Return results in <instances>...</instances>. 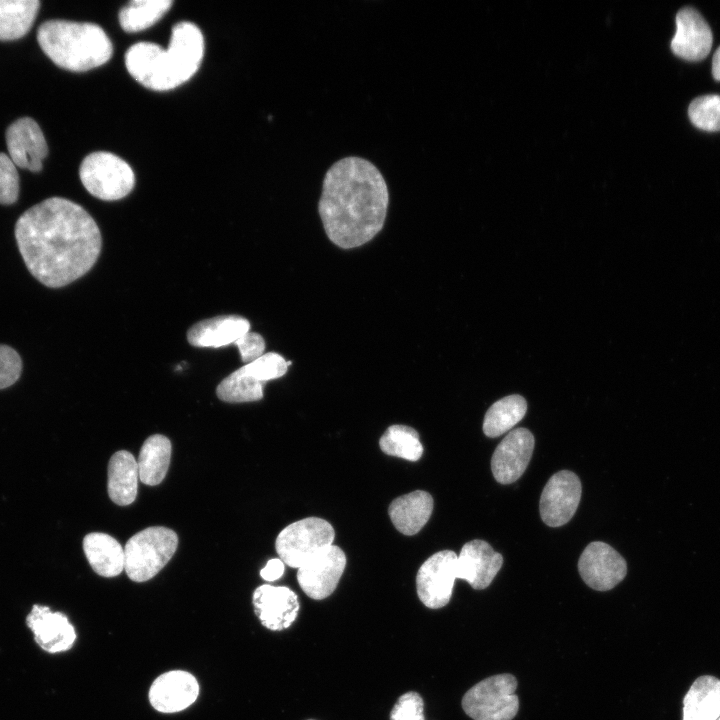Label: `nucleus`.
<instances>
[{"instance_id":"1","label":"nucleus","mask_w":720,"mask_h":720,"mask_svg":"<svg viewBox=\"0 0 720 720\" xmlns=\"http://www.w3.org/2000/svg\"><path fill=\"white\" fill-rule=\"evenodd\" d=\"M15 238L29 272L59 288L85 275L102 247L100 229L79 204L51 197L30 207L15 224Z\"/></svg>"},{"instance_id":"2","label":"nucleus","mask_w":720,"mask_h":720,"mask_svg":"<svg viewBox=\"0 0 720 720\" xmlns=\"http://www.w3.org/2000/svg\"><path fill=\"white\" fill-rule=\"evenodd\" d=\"M389 192L370 161L349 156L326 172L318 212L329 240L342 249L360 247L383 228Z\"/></svg>"},{"instance_id":"3","label":"nucleus","mask_w":720,"mask_h":720,"mask_svg":"<svg viewBox=\"0 0 720 720\" xmlns=\"http://www.w3.org/2000/svg\"><path fill=\"white\" fill-rule=\"evenodd\" d=\"M204 54L201 30L191 22L175 24L169 46L138 42L126 52L125 65L141 85L167 91L188 81L199 69Z\"/></svg>"},{"instance_id":"4","label":"nucleus","mask_w":720,"mask_h":720,"mask_svg":"<svg viewBox=\"0 0 720 720\" xmlns=\"http://www.w3.org/2000/svg\"><path fill=\"white\" fill-rule=\"evenodd\" d=\"M37 40L57 66L75 72L105 64L113 52L109 37L94 23L48 20L38 27Z\"/></svg>"},{"instance_id":"5","label":"nucleus","mask_w":720,"mask_h":720,"mask_svg":"<svg viewBox=\"0 0 720 720\" xmlns=\"http://www.w3.org/2000/svg\"><path fill=\"white\" fill-rule=\"evenodd\" d=\"M178 536L170 528L148 527L134 534L124 548V570L135 582L153 578L172 558Z\"/></svg>"},{"instance_id":"6","label":"nucleus","mask_w":720,"mask_h":720,"mask_svg":"<svg viewBox=\"0 0 720 720\" xmlns=\"http://www.w3.org/2000/svg\"><path fill=\"white\" fill-rule=\"evenodd\" d=\"M290 364L291 361L276 352L264 353L224 378L218 384L216 394L228 403L258 401L264 396L265 383L285 375Z\"/></svg>"},{"instance_id":"7","label":"nucleus","mask_w":720,"mask_h":720,"mask_svg":"<svg viewBox=\"0 0 720 720\" xmlns=\"http://www.w3.org/2000/svg\"><path fill=\"white\" fill-rule=\"evenodd\" d=\"M516 688L511 674L488 677L464 694L462 708L473 720H512L519 710Z\"/></svg>"},{"instance_id":"8","label":"nucleus","mask_w":720,"mask_h":720,"mask_svg":"<svg viewBox=\"0 0 720 720\" xmlns=\"http://www.w3.org/2000/svg\"><path fill=\"white\" fill-rule=\"evenodd\" d=\"M80 180L93 196L106 201L127 196L135 184L130 165L115 154L105 151L87 155L79 169Z\"/></svg>"},{"instance_id":"9","label":"nucleus","mask_w":720,"mask_h":720,"mask_svg":"<svg viewBox=\"0 0 720 720\" xmlns=\"http://www.w3.org/2000/svg\"><path fill=\"white\" fill-rule=\"evenodd\" d=\"M332 525L318 517H308L286 526L275 541L280 559L292 568H299L314 555L333 545Z\"/></svg>"},{"instance_id":"10","label":"nucleus","mask_w":720,"mask_h":720,"mask_svg":"<svg viewBox=\"0 0 720 720\" xmlns=\"http://www.w3.org/2000/svg\"><path fill=\"white\" fill-rule=\"evenodd\" d=\"M457 555L451 550L436 552L419 568L416 576L417 594L428 608L448 604L456 577Z\"/></svg>"},{"instance_id":"11","label":"nucleus","mask_w":720,"mask_h":720,"mask_svg":"<svg viewBox=\"0 0 720 720\" xmlns=\"http://www.w3.org/2000/svg\"><path fill=\"white\" fill-rule=\"evenodd\" d=\"M345 566V553L338 546L331 545L298 568L297 580L308 597L321 600L334 592Z\"/></svg>"},{"instance_id":"12","label":"nucleus","mask_w":720,"mask_h":720,"mask_svg":"<svg viewBox=\"0 0 720 720\" xmlns=\"http://www.w3.org/2000/svg\"><path fill=\"white\" fill-rule=\"evenodd\" d=\"M582 493L578 476L568 470L555 473L546 483L540 497V516L550 527L566 524L575 514Z\"/></svg>"},{"instance_id":"13","label":"nucleus","mask_w":720,"mask_h":720,"mask_svg":"<svg viewBox=\"0 0 720 720\" xmlns=\"http://www.w3.org/2000/svg\"><path fill=\"white\" fill-rule=\"evenodd\" d=\"M583 581L597 591H608L627 574L625 559L610 545L595 541L586 546L578 561Z\"/></svg>"},{"instance_id":"14","label":"nucleus","mask_w":720,"mask_h":720,"mask_svg":"<svg viewBox=\"0 0 720 720\" xmlns=\"http://www.w3.org/2000/svg\"><path fill=\"white\" fill-rule=\"evenodd\" d=\"M8 156L22 169L38 172L48 154L44 134L37 122L30 117L14 121L5 134Z\"/></svg>"},{"instance_id":"15","label":"nucleus","mask_w":720,"mask_h":720,"mask_svg":"<svg viewBox=\"0 0 720 720\" xmlns=\"http://www.w3.org/2000/svg\"><path fill=\"white\" fill-rule=\"evenodd\" d=\"M534 436L525 428L509 432L496 447L491 458V470L495 480L510 484L525 472L534 450Z\"/></svg>"},{"instance_id":"16","label":"nucleus","mask_w":720,"mask_h":720,"mask_svg":"<svg viewBox=\"0 0 720 720\" xmlns=\"http://www.w3.org/2000/svg\"><path fill=\"white\" fill-rule=\"evenodd\" d=\"M26 624L37 645L51 654L69 650L77 637L67 616L62 612L52 611L48 606L34 605L26 617Z\"/></svg>"},{"instance_id":"17","label":"nucleus","mask_w":720,"mask_h":720,"mask_svg":"<svg viewBox=\"0 0 720 720\" xmlns=\"http://www.w3.org/2000/svg\"><path fill=\"white\" fill-rule=\"evenodd\" d=\"M194 675L184 670H172L158 676L152 683L148 697L151 706L162 713H175L192 705L199 695Z\"/></svg>"},{"instance_id":"18","label":"nucleus","mask_w":720,"mask_h":720,"mask_svg":"<svg viewBox=\"0 0 720 720\" xmlns=\"http://www.w3.org/2000/svg\"><path fill=\"white\" fill-rule=\"evenodd\" d=\"M252 602L262 625L272 631L287 629L299 611L297 595L285 586L263 584L255 589Z\"/></svg>"},{"instance_id":"19","label":"nucleus","mask_w":720,"mask_h":720,"mask_svg":"<svg viewBox=\"0 0 720 720\" xmlns=\"http://www.w3.org/2000/svg\"><path fill=\"white\" fill-rule=\"evenodd\" d=\"M503 564V557L486 541L475 539L465 543L457 556L456 577L467 581L473 589L487 588Z\"/></svg>"},{"instance_id":"20","label":"nucleus","mask_w":720,"mask_h":720,"mask_svg":"<svg viewBox=\"0 0 720 720\" xmlns=\"http://www.w3.org/2000/svg\"><path fill=\"white\" fill-rule=\"evenodd\" d=\"M712 31L692 7L681 9L676 15V33L671 41L674 54L688 61H700L711 51Z\"/></svg>"},{"instance_id":"21","label":"nucleus","mask_w":720,"mask_h":720,"mask_svg":"<svg viewBox=\"0 0 720 720\" xmlns=\"http://www.w3.org/2000/svg\"><path fill=\"white\" fill-rule=\"evenodd\" d=\"M250 331V322L239 315H221L204 319L187 332L189 344L195 347L220 348L235 343Z\"/></svg>"},{"instance_id":"22","label":"nucleus","mask_w":720,"mask_h":720,"mask_svg":"<svg viewBox=\"0 0 720 720\" xmlns=\"http://www.w3.org/2000/svg\"><path fill=\"white\" fill-rule=\"evenodd\" d=\"M433 511V498L423 490H416L394 499L389 517L395 528L404 535L418 533L429 520Z\"/></svg>"},{"instance_id":"23","label":"nucleus","mask_w":720,"mask_h":720,"mask_svg":"<svg viewBox=\"0 0 720 720\" xmlns=\"http://www.w3.org/2000/svg\"><path fill=\"white\" fill-rule=\"evenodd\" d=\"M83 551L92 569L100 576L115 577L124 570V549L106 533L87 534L83 539Z\"/></svg>"},{"instance_id":"24","label":"nucleus","mask_w":720,"mask_h":720,"mask_svg":"<svg viewBox=\"0 0 720 720\" xmlns=\"http://www.w3.org/2000/svg\"><path fill=\"white\" fill-rule=\"evenodd\" d=\"M138 477V465L134 456L126 450L114 453L108 463L107 490L110 499L120 506L134 502Z\"/></svg>"},{"instance_id":"25","label":"nucleus","mask_w":720,"mask_h":720,"mask_svg":"<svg viewBox=\"0 0 720 720\" xmlns=\"http://www.w3.org/2000/svg\"><path fill=\"white\" fill-rule=\"evenodd\" d=\"M720 717V680L697 678L683 699V720H717Z\"/></svg>"},{"instance_id":"26","label":"nucleus","mask_w":720,"mask_h":720,"mask_svg":"<svg viewBox=\"0 0 720 720\" xmlns=\"http://www.w3.org/2000/svg\"><path fill=\"white\" fill-rule=\"evenodd\" d=\"M171 450V442L164 435L154 434L145 440L137 461L142 483L155 486L163 481L169 467Z\"/></svg>"},{"instance_id":"27","label":"nucleus","mask_w":720,"mask_h":720,"mask_svg":"<svg viewBox=\"0 0 720 720\" xmlns=\"http://www.w3.org/2000/svg\"><path fill=\"white\" fill-rule=\"evenodd\" d=\"M40 2L38 0H0V40H15L31 28Z\"/></svg>"},{"instance_id":"28","label":"nucleus","mask_w":720,"mask_h":720,"mask_svg":"<svg viewBox=\"0 0 720 720\" xmlns=\"http://www.w3.org/2000/svg\"><path fill=\"white\" fill-rule=\"evenodd\" d=\"M526 411V400L520 395H509L496 401L485 414L484 434L490 438L502 435L522 420Z\"/></svg>"},{"instance_id":"29","label":"nucleus","mask_w":720,"mask_h":720,"mask_svg":"<svg viewBox=\"0 0 720 720\" xmlns=\"http://www.w3.org/2000/svg\"><path fill=\"white\" fill-rule=\"evenodd\" d=\"M172 4V0H133L120 11V25L126 32L147 29L163 17Z\"/></svg>"},{"instance_id":"30","label":"nucleus","mask_w":720,"mask_h":720,"mask_svg":"<svg viewBox=\"0 0 720 720\" xmlns=\"http://www.w3.org/2000/svg\"><path fill=\"white\" fill-rule=\"evenodd\" d=\"M379 446L385 454L409 461H417L423 454L418 432L401 424L388 427L379 440Z\"/></svg>"},{"instance_id":"31","label":"nucleus","mask_w":720,"mask_h":720,"mask_svg":"<svg viewBox=\"0 0 720 720\" xmlns=\"http://www.w3.org/2000/svg\"><path fill=\"white\" fill-rule=\"evenodd\" d=\"M691 122L705 131H720V95L695 98L688 108Z\"/></svg>"},{"instance_id":"32","label":"nucleus","mask_w":720,"mask_h":720,"mask_svg":"<svg viewBox=\"0 0 720 720\" xmlns=\"http://www.w3.org/2000/svg\"><path fill=\"white\" fill-rule=\"evenodd\" d=\"M17 166L8 154L0 153V203L12 204L18 198L19 175Z\"/></svg>"},{"instance_id":"33","label":"nucleus","mask_w":720,"mask_h":720,"mask_svg":"<svg viewBox=\"0 0 720 720\" xmlns=\"http://www.w3.org/2000/svg\"><path fill=\"white\" fill-rule=\"evenodd\" d=\"M390 720H425L421 696L413 691L401 695L391 710Z\"/></svg>"},{"instance_id":"34","label":"nucleus","mask_w":720,"mask_h":720,"mask_svg":"<svg viewBox=\"0 0 720 720\" xmlns=\"http://www.w3.org/2000/svg\"><path fill=\"white\" fill-rule=\"evenodd\" d=\"M22 361L11 347L0 344V389L14 384L20 377Z\"/></svg>"},{"instance_id":"35","label":"nucleus","mask_w":720,"mask_h":720,"mask_svg":"<svg viewBox=\"0 0 720 720\" xmlns=\"http://www.w3.org/2000/svg\"><path fill=\"white\" fill-rule=\"evenodd\" d=\"M234 345L238 347L241 360L246 364L261 357L266 348L262 335L251 331L238 339Z\"/></svg>"},{"instance_id":"36","label":"nucleus","mask_w":720,"mask_h":720,"mask_svg":"<svg viewBox=\"0 0 720 720\" xmlns=\"http://www.w3.org/2000/svg\"><path fill=\"white\" fill-rule=\"evenodd\" d=\"M284 573V562L280 558L270 559L260 571V576L266 581H275Z\"/></svg>"},{"instance_id":"37","label":"nucleus","mask_w":720,"mask_h":720,"mask_svg":"<svg viewBox=\"0 0 720 720\" xmlns=\"http://www.w3.org/2000/svg\"><path fill=\"white\" fill-rule=\"evenodd\" d=\"M712 74L715 80L720 81V46L717 48L713 56Z\"/></svg>"},{"instance_id":"38","label":"nucleus","mask_w":720,"mask_h":720,"mask_svg":"<svg viewBox=\"0 0 720 720\" xmlns=\"http://www.w3.org/2000/svg\"><path fill=\"white\" fill-rule=\"evenodd\" d=\"M717 720H720V717Z\"/></svg>"},{"instance_id":"39","label":"nucleus","mask_w":720,"mask_h":720,"mask_svg":"<svg viewBox=\"0 0 720 720\" xmlns=\"http://www.w3.org/2000/svg\"><path fill=\"white\" fill-rule=\"evenodd\" d=\"M308 720H313V719H308Z\"/></svg>"}]
</instances>
